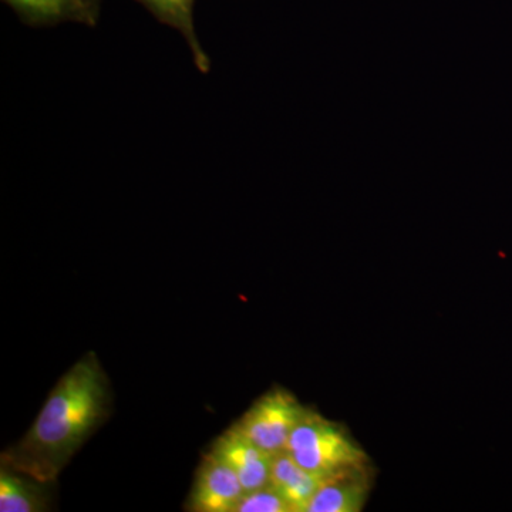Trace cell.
Returning a JSON list of instances; mask_svg holds the SVG:
<instances>
[{
	"label": "cell",
	"mask_w": 512,
	"mask_h": 512,
	"mask_svg": "<svg viewBox=\"0 0 512 512\" xmlns=\"http://www.w3.org/2000/svg\"><path fill=\"white\" fill-rule=\"evenodd\" d=\"M110 380L96 353L89 352L56 383L39 416L2 466L53 484L74 454L109 416Z\"/></svg>",
	"instance_id": "6da1fadb"
},
{
	"label": "cell",
	"mask_w": 512,
	"mask_h": 512,
	"mask_svg": "<svg viewBox=\"0 0 512 512\" xmlns=\"http://www.w3.org/2000/svg\"><path fill=\"white\" fill-rule=\"evenodd\" d=\"M285 451L299 466L320 477L369 463L365 450L346 429L311 409L292 431Z\"/></svg>",
	"instance_id": "7a4b0ae2"
},
{
	"label": "cell",
	"mask_w": 512,
	"mask_h": 512,
	"mask_svg": "<svg viewBox=\"0 0 512 512\" xmlns=\"http://www.w3.org/2000/svg\"><path fill=\"white\" fill-rule=\"evenodd\" d=\"M308 412L295 394L275 387L259 397L234 426L256 446L276 456L284 453L292 431Z\"/></svg>",
	"instance_id": "3957f363"
},
{
	"label": "cell",
	"mask_w": 512,
	"mask_h": 512,
	"mask_svg": "<svg viewBox=\"0 0 512 512\" xmlns=\"http://www.w3.org/2000/svg\"><path fill=\"white\" fill-rule=\"evenodd\" d=\"M244 495L237 473L210 450L202 456L185 510L235 512Z\"/></svg>",
	"instance_id": "277c9868"
},
{
	"label": "cell",
	"mask_w": 512,
	"mask_h": 512,
	"mask_svg": "<svg viewBox=\"0 0 512 512\" xmlns=\"http://www.w3.org/2000/svg\"><path fill=\"white\" fill-rule=\"evenodd\" d=\"M211 450L237 473L245 493L271 483L274 454L256 446L237 427L232 426L221 434L212 444Z\"/></svg>",
	"instance_id": "5b68a950"
},
{
	"label": "cell",
	"mask_w": 512,
	"mask_h": 512,
	"mask_svg": "<svg viewBox=\"0 0 512 512\" xmlns=\"http://www.w3.org/2000/svg\"><path fill=\"white\" fill-rule=\"evenodd\" d=\"M372 488L367 464L343 468L323 477L306 512H359Z\"/></svg>",
	"instance_id": "8992f818"
},
{
	"label": "cell",
	"mask_w": 512,
	"mask_h": 512,
	"mask_svg": "<svg viewBox=\"0 0 512 512\" xmlns=\"http://www.w3.org/2000/svg\"><path fill=\"white\" fill-rule=\"evenodd\" d=\"M322 481L323 477L299 466L286 451L276 454L269 484L291 505L292 512L308 510Z\"/></svg>",
	"instance_id": "52a82bcc"
},
{
	"label": "cell",
	"mask_w": 512,
	"mask_h": 512,
	"mask_svg": "<svg viewBox=\"0 0 512 512\" xmlns=\"http://www.w3.org/2000/svg\"><path fill=\"white\" fill-rule=\"evenodd\" d=\"M30 26H55L63 22L94 26L99 16L84 0H3Z\"/></svg>",
	"instance_id": "ba28073f"
},
{
	"label": "cell",
	"mask_w": 512,
	"mask_h": 512,
	"mask_svg": "<svg viewBox=\"0 0 512 512\" xmlns=\"http://www.w3.org/2000/svg\"><path fill=\"white\" fill-rule=\"evenodd\" d=\"M163 25L170 26L183 35L190 47L192 59L201 73L211 69V60L202 49L200 39L194 28L195 0H136Z\"/></svg>",
	"instance_id": "9c48e42d"
},
{
	"label": "cell",
	"mask_w": 512,
	"mask_h": 512,
	"mask_svg": "<svg viewBox=\"0 0 512 512\" xmlns=\"http://www.w3.org/2000/svg\"><path fill=\"white\" fill-rule=\"evenodd\" d=\"M45 483L2 466L0 471V511L40 512L47 510Z\"/></svg>",
	"instance_id": "30bf717a"
},
{
	"label": "cell",
	"mask_w": 512,
	"mask_h": 512,
	"mask_svg": "<svg viewBox=\"0 0 512 512\" xmlns=\"http://www.w3.org/2000/svg\"><path fill=\"white\" fill-rule=\"evenodd\" d=\"M235 512H292L291 505L271 484L245 493Z\"/></svg>",
	"instance_id": "8fae6325"
},
{
	"label": "cell",
	"mask_w": 512,
	"mask_h": 512,
	"mask_svg": "<svg viewBox=\"0 0 512 512\" xmlns=\"http://www.w3.org/2000/svg\"><path fill=\"white\" fill-rule=\"evenodd\" d=\"M84 2H86L87 6H89V8L92 9L94 15L99 16L100 0H84Z\"/></svg>",
	"instance_id": "7c38bea8"
}]
</instances>
